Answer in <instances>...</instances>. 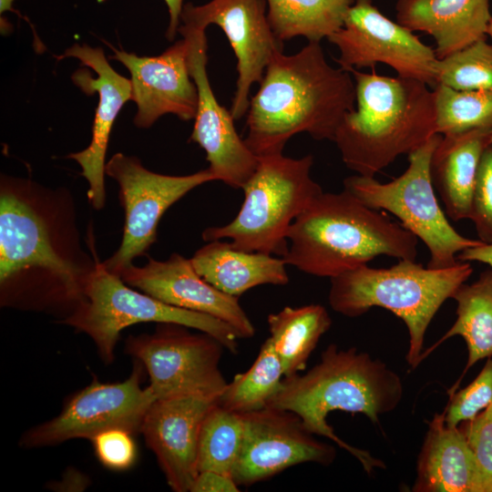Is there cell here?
<instances>
[{
  "mask_svg": "<svg viewBox=\"0 0 492 492\" xmlns=\"http://www.w3.org/2000/svg\"><path fill=\"white\" fill-rule=\"evenodd\" d=\"M402 396L401 378L384 363L355 348L339 349L332 343L310 371L284 377L267 406L296 414L308 431L345 449L370 475L384 464L338 437L326 418L340 410L363 414L379 425L380 415L393 411Z\"/></svg>",
  "mask_w": 492,
  "mask_h": 492,
  "instance_id": "3",
  "label": "cell"
},
{
  "mask_svg": "<svg viewBox=\"0 0 492 492\" xmlns=\"http://www.w3.org/2000/svg\"><path fill=\"white\" fill-rule=\"evenodd\" d=\"M188 327L159 323L152 333L130 335L125 351L149 376L155 399L198 396L218 400L228 382L220 369L223 345L212 336Z\"/></svg>",
  "mask_w": 492,
  "mask_h": 492,
  "instance_id": "10",
  "label": "cell"
},
{
  "mask_svg": "<svg viewBox=\"0 0 492 492\" xmlns=\"http://www.w3.org/2000/svg\"><path fill=\"white\" fill-rule=\"evenodd\" d=\"M59 323L89 336L106 364L115 359L120 333L138 323L193 328L212 336L233 354L238 352L241 338L233 327L214 316L179 308L135 290L108 272L101 261L86 288L85 300Z\"/></svg>",
  "mask_w": 492,
  "mask_h": 492,
  "instance_id": "8",
  "label": "cell"
},
{
  "mask_svg": "<svg viewBox=\"0 0 492 492\" xmlns=\"http://www.w3.org/2000/svg\"><path fill=\"white\" fill-rule=\"evenodd\" d=\"M239 485L231 475L206 470L198 472L190 492H238Z\"/></svg>",
  "mask_w": 492,
  "mask_h": 492,
  "instance_id": "36",
  "label": "cell"
},
{
  "mask_svg": "<svg viewBox=\"0 0 492 492\" xmlns=\"http://www.w3.org/2000/svg\"><path fill=\"white\" fill-rule=\"evenodd\" d=\"M99 261L82 247L76 203L65 187L1 174L0 305L69 316Z\"/></svg>",
  "mask_w": 492,
  "mask_h": 492,
  "instance_id": "1",
  "label": "cell"
},
{
  "mask_svg": "<svg viewBox=\"0 0 492 492\" xmlns=\"http://www.w3.org/2000/svg\"><path fill=\"white\" fill-rule=\"evenodd\" d=\"M350 74L327 62L320 42H308L293 55L277 53L250 98L248 148L257 157L282 154L287 141L302 132L333 141L345 114L355 108Z\"/></svg>",
  "mask_w": 492,
  "mask_h": 492,
  "instance_id": "2",
  "label": "cell"
},
{
  "mask_svg": "<svg viewBox=\"0 0 492 492\" xmlns=\"http://www.w3.org/2000/svg\"><path fill=\"white\" fill-rule=\"evenodd\" d=\"M327 39L337 47L339 56L334 60L345 71L374 69L382 63L393 67L397 76L420 80L432 89L436 86L435 49L384 15L372 0H356L343 26Z\"/></svg>",
  "mask_w": 492,
  "mask_h": 492,
  "instance_id": "13",
  "label": "cell"
},
{
  "mask_svg": "<svg viewBox=\"0 0 492 492\" xmlns=\"http://www.w3.org/2000/svg\"><path fill=\"white\" fill-rule=\"evenodd\" d=\"M66 57L78 59L97 74L92 77L87 68H79L72 74L73 83L83 93L88 96L97 93L99 98L89 145L81 151L70 153L67 158L81 167V175L88 183L87 200L95 210H100L107 199L105 167L108 140L118 114L125 103L131 100V81L110 66L101 47L74 44L56 56L58 60Z\"/></svg>",
  "mask_w": 492,
  "mask_h": 492,
  "instance_id": "17",
  "label": "cell"
},
{
  "mask_svg": "<svg viewBox=\"0 0 492 492\" xmlns=\"http://www.w3.org/2000/svg\"><path fill=\"white\" fill-rule=\"evenodd\" d=\"M472 272L468 261L446 269L425 268L413 260H399L388 268L365 264L331 278L328 301L333 311L347 317L382 307L402 319L409 333L406 361L415 368L432 319Z\"/></svg>",
  "mask_w": 492,
  "mask_h": 492,
  "instance_id": "6",
  "label": "cell"
},
{
  "mask_svg": "<svg viewBox=\"0 0 492 492\" xmlns=\"http://www.w3.org/2000/svg\"><path fill=\"white\" fill-rule=\"evenodd\" d=\"M458 261H479L487 264L492 269V243H481L467 248L457 254Z\"/></svg>",
  "mask_w": 492,
  "mask_h": 492,
  "instance_id": "37",
  "label": "cell"
},
{
  "mask_svg": "<svg viewBox=\"0 0 492 492\" xmlns=\"http://www.w3.org/2000/svg\"><path fill=\"white\" fill-rule=\"evenodd\" d=\"M287 239V265L330 279L380 255L413 261L417 255L415 235L344 190L318 195L293 220Z\"/></svg>",
  "mask_w": 492,
  "mask_h": 492,
  "instance_id": "4",
  "label": "cell"
},
{
  "mask_svg": "<svg viewBox=\"0 0 492 492\" xmlns=\"http://www.w3.org/2000/svg\"><path fill=\"white\" fill-rule=\"evenodd\" d=\"M105 173L118 184L125 213L121 243L101 261L117 275L156 242L159 220L170 206L198 186L216 180L208 168L184 176L159 174L146 169L137 157L121 152L106 163Z\"/></svg>",
  "mask_w": 492,
  "mask_h": 492,
  "instance_id": "11",
  "label": "cell"
},
{
  "mask_svg": "<svg viewBox=\"0 0 492 492\" xmlns=\"http://www.w3.org/2000/svg\"><path fill=\"white\" fill-rule=\"evenodd\" d=\"M144 367L136 360L122 382L102 383L97 378L75 393L54 418L25 432L20 446L36 448L76 438L91 440L110 429L139 432L143 418L156 400L149 386L142 388Z\"/></svg>",
  "mask_w": 492,
  "mask_h": 492,
  "instance_id": "12",
  "label": "cell"
},
{
  "mask_svg": "<svg viewBox=\"0 0 492 492\" xmlns=\"http://www.w3.org/2000/svg\"><path fill=\"white\" fill-rule=\"evenodd\" d=\"M283 378L282 363L267 338L252 365L227 384L217 402L239 414L262 409L280 389Z\"/></svg>",
  "mask_w": 492,
  "mask_h": 492,
  "instance_id": "28",
  "label": "cell"
},
{
  "mask_svg": "<svg viewBox=\"0 0 492 492\" xmlns=\"http://www.w3.org/2000/svg\"><path fill=\"white\" fill-rule=\"evenodd\" d=\"M243 432L242 415L222 407L216 401L200 425L198 472L211 470L231 475L241 449Z\"/></svg>",
  "mask_w": 492,
  "mask_h": 492,
  "instance_id": "29",
  "label": "cell"
},
{
  "mask_svg": "<svg viewBox=\"0 0 492 492\" xmlns=\"http://www.w3.org/2000/svg\"><path fill=\"white\" fill-rule=\"evenodd\" d=\"M15 0H0V13L3 14L5 11H14L18 14L12 6Z\"/></svg>",
  "mask_w": 492,
  "mask_h": 492,
  "instance_id": "39",
  "label": "cell"
},
{
  "mask_svg": "<svg viewBox=\"0 0 492 492\" xmlns=\"http://www.w3.org/2000/svg\"><path fill=\"white\" fill-rule=\"evenodd\" d=\"M272 345L283 369L284 377L303 371L320 338L332 324L327 310L321 304L286 306L267 318Z\"/></svg>",
  "mask_w": 492,
  "mask_h": 492,
  "instance_id": "26",
  "label": "cell"
},
{
  "mask_svg": "<svg viewBox=\"0 0 492 492\" xmlns=\"http://www.w3.org/2000/svg\"><path fill=\"white\" fill-rule=\"evenodd\" d=\"M459 426L476 459L479 492H492V403Z\"/></svg>",
  "mask_w": 492,
  "mask_h": 492,
  "instance_id": "33",
  "label": "cell"
},
{
  "mask_svg": "<svg viewBox=\"0 0 492 492\" xmlns=\"http://www.w3.org/2000/svg\"><path fill=\"white\" fill-rule=\"evenodd\" d=\"M111 49L114 55L109 59L120 62L130 73L131 100L138 107L136 127L150 128L166 114L183 121L195 118L198 91L189 69L186 39L182 37L155 56H139L112 46Z\"/></svg>",
  "mask_w": 492,
  "mask_h": 492,
  "instance_id": "18",
  "label": "cell"
},
{
  "mask_svg": "<svg viewBox=\"0 0 492 492\" xmlns=\"http://www.w3.org/2000/svg\"><path fill=\"white\" fill-rule=\"evenodd\" d=\"M241 415L243 441L231 474L239 486L264 481L302 463L329 466L335 458L334 447L313 437L291 411L266 406Z\"/></svg>",
  "mask_w": 492,
  "mask_h": 492,
  "instance_id": "16",
  "label": "cell"
},
{
  "mask_svg": "<svg viewBox=\"0 0 492 492\" xmlns=\"http://www.w3.org/2000/svg\"><path fill=\"white\" fill-rule=\"evenodd\" d=\"M181 23L205 30L216 25L225 34L237 59L230 111L234 120L241 119L248 111L252 85L261 82L272 57L283 51V42L269 24L266 0H211L201 5L189 2L183 5Z\"/></svg>",
  "mask_w": 492,
  "mask_h": 492,
  "instance_id": "14",
  "label": "cell"
},
{
  "mask_svg": "<svg viewBox=\"0 0 492 492\" xmlns=\"http://www.w3.org/2000/svg\"><path fill=\"white\" fill-rule=\"evenodd\" d=\"M416 473V492H479L474 454L461 427L446 424V410L429 423Z\"/></svg>",
  "mask_w": 492,
  "mask_h": 492,
  "instance_id": "22",
  "label": "cell"
},
{
  "mask_svg": "<svg viewBox=\"0 0 492 492\" xmlns=\"http://www.w3.org/2000/svg\"><path fill=\"white\" fill-rule=\"evenodd\" d=\"M216 401L198 396L156 399L143 418L139 432L175 492L190 491L198 474L200 425Z\"/></svg>",
  "mask_w": 492,
  "mask_h": 492,
  "instance_id": "20",
  "label": "cell"
},
{
  "mask_svg": "<svg viewBox=\"0 0 492 492\" xmlns=\"http://www.w3.org/2000/svg\"><path fill=\"white\" fill-rule=\"evenodd\" d=\"M492 129H475L442 135L433 151L430 174L447 216L455 220L469 219L477 171Z\"/></svg>",
  "mask_w": 492,
  "mask_h": 492,
  "instance_id": "23",
  "label": "cell"
},
{
  "mask_svg": "<svg viewBox=\"0 0 492 492\" xmlns=\"http://www.w3.org/2000/svg\"><path fill=\"white\" fill-rule=\"evenodd\" d=\"M118 276L129 286L168 304L214 316L234 328L241 338H251L255 327L238 297L206 282L190 259L172 253L166 261L149 257L143 266L133 263Z\"/></svg>",
  "mask_w": 492,
  "mask_h": 492,
  "instance_id": "19",
  "label": "cell"
},
{
  "mask_svg": "<svg viewBox=\"0 0 492 492\" xmlns=\"http://www.w3.org/2000/svg\"><path fill=\"white\" fill-rule=\"evenodd\" d=\"M205 29L181 23L179 33L188 43V63L198 91L195 123L190 139L206 152L208 169L216 180L242 189L257 169L259 158L234 127L231 111L221 106L207 74L208 40Z\"/></svg>",
  "mask_w": 492,
  "mask_h": 492,
  "instance_id": "15",
  "label": "cell"
},
{
  "mask_svg": "<svg viewBox=\"0 0 492 492\" xmlns=\"http://www.w3.org/2000/svg\"><path fill=\"white\" fill-rule=\"evenodd\" d=\"M446 424L457 426L474 418L492 403V355L478 375L465 388L449 395Z\"/></svg>",
  "mask_w": 492,
  "mask_h": 492,
  "instance_id": "32",
  "label": "cell"
},
{
  "mask_svg": "<svg viewBox=\"0 0 492 492\" xmlns=\"http://www.w3.org/2000/svg\"><path fill=\"white\" fill-rule=\"evenodd\" d=\"M433 91L437 134L492 129V90H457L438 84Z\"/></svg>",
  "mask_w": 492,
  "mask_h": 492,
  "instance_id": "30",
  "label": "cell"
},
{
  "mask_svg": "<svg viewBox=\"0 0 492 492\" xmlns=\"http://www.w3.org/2000/svg\"><path fill=\"white\" fill-rule=\"evenodd\" d=\"M350 73L356 108L345 114L333 141L348 169L374 177L437 134L434 91L420 80L381 76L374 69Z\"/></svg>",
  "mask_w": 492,
  "mask_h": 492,
  "instance_id": "5",
  "label": "cell"
},
{
  "mask_svg": "<svg viewBox=\"0 0 492 492\" xmlns=\"http://www.w3.org/2000/svg\"><path fill=\"white\" fill-rule=\"evenodd\" d=\"M436 85L457 90H492V44L479 39L435 65Z\"/></svg>",
  "mask_w": 492,
  "mask_h": 492,
  "instance_id": "31",
  "label": "cell"
},
{
  "mask_svg": "<svg viewBox=\"0 0 492 492\" xmlns=\"http://www.w3.org/2000/svg\"><path fill=\"white\" fill-rule=\"evenodd\" d=\"M258 158L256 170L242 188L244 200L236 217L225 225L207 228L202 239H231L236 249L282 257L292 223L323 190L311 177L312 155Z\"/></svg>",
  "mask_w": 492,
  "mask_h": 492,
  "instance_id": "7",
  "label": "cell"
},
{
  "mask_svg": "<svg viewBox=\"0 0 492 492\" xmlns=\"http://www.w3.org/2000/svg\"><path fill=\"white\" fill-rule=\"evenodd\" d=\"M356 0H266L267 17L278 40L303 36L321 42L340 29Z\"/></svg>",
  "mask_w": 492,
  "mask_h": 492,
  "instance_id": "27",
  "label": "cell"
},
{
  "mask_svg": "<svg viewBox=\"0 0 492 492\" xmlns=\"http://www.w3.org/2000/svg\"><path fill=\"white\" fill-rule=\"evenodd\" d=\"M90 441L98 461L111 470H126L132 466L137 459V446L132 433L127 430H107Z\"/></svg>",
  "mask_w": 492,
  "mask_h": 492,
  "instance_id": "35",
  "label": "cell"
},
{
  "mask_svg": "<svg viewBox=\"0 0 492 492\" xmlns=\"http://www.w3.org/2000/svg\"><path fill=\"white\" fill-rule=\"evenodd\" d=\"M469 219L478 240L492 243V142L484 149L475 180Z\"/></svg>",
  "mask_w": 492,
  "mask_h": 492,
  "instance_id": "34",
  "label": "cell"
},
{
  "mask_svg": "<svg viewBox=\"0 0 492 492\" xmlns=\"http://www.w3.org/2000/svg\"><path fill=\"white\" fill-rule=\"evenodd\" d=\"M491 142H492V136H491Z\"/></svg>",
  "mask_w": 492,
  "mask_h": 492,
  "instance_id": "41",
  "label": "cell"
},
{
  "mask_svg": "<svg viewBox=\"0 0 492 492\" xmlns=\"http://www.w3.org/2000/svg\"><path fill=\"white\" fill-rule=\"evenodd\" d=\"M441 138L435 134L409 153L408 168L390 182L381 183L374 177L358 174L343 180L344 190L372 209L391 212L402 226L423 241L430 254L427 267L433 269L455 266L459 262L458 253L483 243L459 234L437 201L430 161Z\"/></svg>",
  "mask_w": 492,
  "mask_h": 492,
  "instance_id": "9",
  "label": "cell"
},
{
  "mask_svg": "<svg viewBox=\"0 0 492 492\" xmlns=\"http://www.w3.org/2000/svg\"><path fill=\"white\" fill-rule=\"evenodd\" d=\"M169 14V23L166 31V37L169 41L174 40L178 29L180 26V15L183 8V0H164Z\"/></svg>",
  "mask_w": 492,
  "mask_h": 492,
  "instance_id": "38",
  "label": "cell"
},
{
  "mask_svg": "<svg viewBox=\"0 0 492 492\" xmlns=\"http://www.w3.org/2000/svg\"><path fill=\"white\" fill-rule=\"evenodd\" d=\"M190 260L206 282L234 297L259 285L289 282L282 258L239 250L220 240L208 241Z\"/></svg>",
  "mask_w": 492,
  "mask_h": 492,
  "instance_id": "24",
  "label": "cell"
},
{
  "mask_svg": "<svg viewBox=\"0 0 492 492\" xmlns=\"http://www.w3.org/2000/svg\"><path fill=\"white\" fill-rule=\"evenodd\" d=\"M396 22L435 39L437 58H444L487 38L492 17L489 0H397Z\"/></svg>",
  "mask_w": 492,
  "mask_h": 492,
  "instance_id": "21",
  "label": "cell"
},
{
  "mask_svg": "<svg viewBox=\"0 0 492 492\" xmlns=\"http://www.w3.org/2000/svg\"><path fill=\"white\" fill-rule=\"evenodd\" d=\"M487 35L492 39V17L487 26Z\"/></svg>",
  "mask_w": 492,
  "mask_h": 492,
  "instance_id": "40",
  "label": "cell"
},
{
  "mask_svg": "<svg viewBox=\"0 0 492 492\" xmlns=\"http://www.w3.org/2000/svg\"><path fill=\"white\" fill-rule=\"evenodd\" d=\"M456 302V320L450 329L421 355V362L447 339L465 340L468 357L466 368L448 394L455 393L470 367L492 355V269L484 271L471 284L463 283L452 297Z\"/></svg>",
  "mask_w": 492,
  "mask_h": 492,
  "instance_id": "25",
  "label": "cell"
}]
</instances>
